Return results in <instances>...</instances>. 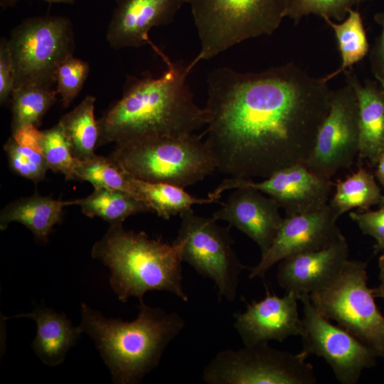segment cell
<instances>
[{
    "label": "cell",
    "instance_id": "1",
    "mask_svg": "<svg viewBox=\"0 0 384 384\" xmlns=\"http://www.w3.org/2000/svg\"><path fill=\"white\" fill-rule=\"evenodd\" d=\"M332 90L294 63L257 73L217 68L207 76L205 143L220 172L267 178L305 164Z\"/></svg>",
    "mask_w": 384,
    "mask_h": 384
},
{
    "label": "cell",
    "instance_id": "2",
    "mask_svg": "<svg viewBox=\"0 0 384 384\" xmlns=\"http://www.w3.org/2000/svg\"><path fill=\"white\" fill-rule=\"evenodd\" d=\"M166 70L157 78L129 76L122 97L97 120V146L196 133L207 124L204 108L195 102L187 82L188 64L171 61L157 51Z\"/></svg>",
    "mask_w": 384,
    "mask_h": 384
},
{
    "label": "cell",
    "instance_id": "3",
    "mask_svg": "<svg viewBox=\"0 0 384 384\" xmlns=\"http://www.w3.org/2000/svg\"><path fill=\"white\" fill-rule=\"evenodd\" d=\"M185 326L178 313L141 301L137 316L132 321L105 317L82 303L78 326L93 340L113 383L137 384L157 367L169 343Z\"/></svg>",
    "mask_w": 384,
    "mask_h": 384
},
{
    "label": "cell",
    "instance_id": "4",
    "mask_svg": "<svg viewBox=\"0 0 384 384\" xmlns=\"http://www.w3.org/2000/svg\"><path fill=\"white\" fill-rule=\"evenodd\" d=\"M91 255L110 269V286L122 302L131 297L143 301L145 293L156 290L188 301L182 282L183 261L174 242L127 230L122 225H110L93 245Z\"/></svg>",
    "mask_w": 384,
    "mask_h": 384
},
{
    "label": "cell",
    "instance_id": "5",
    "mask_svg": "<svg viewBox=\"0 0 384 384\" xmlns=\"http://www.w3.org/2000/svg\"><path fill=\"white\" fill-rule=\"evenodd\" d=\"M108 157L135 178L182 188L203 180L217 170L202 135L196 133L115 145Z\"/></svg>",
    "mask_w": 384,
    "mask_h": 384
},
{
    "label": "cell",
    "instance_id": "6",
    "mask_svg": "<svg viewBox=\"0 0 384 384\" xmlns=\"http://www.w3.org/2000/svg\"><path fill=\"white\" fill-rule=\"evenodd\" d=\"M287 0H183L191 9L201 43L192 70L250 38L272 34L285 17Z\"/></svg>",
    "mask_w": 384,
    "mask_h": 384
},
{
    "label": "cell",
    "instance_id": "7",
    "mask_svg": "<svg viewBox=\"0 0 384 384\" xmlns=\"http://www.w3.org/2000/svg\"><path fill=\"white\" fill-rule=\"evenodd\" d=\"M367 263L348 260L327 287L309 294L317 311L334 320L384 361V316L368 286Z\"/></svg>",
    "mask_w": 384,
    "mask_h": 384
},
{
    "label": "cell",
    "instance_id": "8",
    "mask_svg": "<svg viewBox=\"0 0 384 384\" xmlns=\"http://www.w3.org/2000/svg\"><path fill=\"white\" fill-rule=\"evenodd\" d=\"M14 67V88L29 85L54 87L59 65L73 55V24L63 16H39L22 21L8 39Z\"/></svg>",
    "mask_w": 384,
    "mask_h": 384
},
{
    "label": "cell",
    "instance_id": "9",
    "mask_svg": "<svg viewBox=\"0 0 384 384\" xmlns=\"http://www.w3.org/2000/svg\"><path fill=\"white\" fill-rule=\"evenodd\" d=\"M174 243L181 260L215 286L218 301L233 302L240 277L247 268L233 250L230 226H220L213 217L195 214L192 209L182 213Z\"/></svg>",
    "mask_w": 384,
    "mask_h": 384
},
{
    "label": "cell",
    "instance_id": "10",
    "mask_svg": "<svg viewBox=\"0 0 384 384\" xmlns=\"http://www.w3.org/2000/svg\"><path fill=\"white\" fill-rule=\"evenodd\" d=\"M297 354L257 343L218 352L204 367L208 384H314V366Z\"/></svg>",
    "mask_w": 384,
    "mask_h": 384
},
{
    "label": "cell",
    "instance_id": "11",
    "mask_svg": "<svg viewBox=\"0 0 384 384\" xmlns=\"http://www.w3.org/2000/svg\"><path fill=\"white\" fill-rule=\"evenodd\" d=\"M303 306L302 349L325 360L341 384H356L366 369L376 365L375 353L353 335L329 321L314 306L309 294L298 296Z\"/></svg>",
    "mask_w": 384,
    "mask_h": 384
},
{
    "label": "cell",
    "instance_id": "12",
    "mask_svg": "<svg viewBox=\"0 0 384 384\" xmlns=\"http://www.w3.org/2000/svg\"><path fill=\"white\" fill-rule=\"evenodd\" d=\"M359 144L358 101L353 89L346 83L331 91L329 113L304 165L316 175L331 179L340 169L353 164Z\"/></svg>",
    "mask_w": 384,
    "mask_h": 384
},
{
    "label": "cell",
    "instance_id": "13",
    "mask_svg": "<svg viewBox=\"0 0 384 384\" xmlns=\"http://www.w3.org/2000/svg\"><path fill=\"white\" fill-rule=\"evenodd\" d=\"M333 183L310 171L304 164H297L280 169L261 181L228 178L208 196L218 201L228 189L248 186L273 198L286 215L307 213L321 209L329 203Z\"/></svg>",
    "mask_w": 384,
    "mask_h": 384
},
{
    "label": "cell",
    "instance_id": "14",
    "mask_svg": "<svg viewBox=\"0 0 384 384\" xmlns=\"http://www.w3.org/2000/svg\"><path fill=\"white\" fill-rule=\"evenodd\" d=\"M339 217L329 203L316 211L286 215L271 247L250 268L249 277L264 279L269 270L282 260L331 245L342 235L337 225Z\"/></svg>",
    "mask_w": 384,
    "mask_h": 384
},
{
    "label": "cell",
    "instance_id": "15",
    "mask_svg": "<svg viewBox=\"0 0 384 384\" xmlns=\"http://www.w3.org/2000/svg\"><path fill=\"white\" fill-rule=\"evenodd\" d=\"M298 301L293 292H285L280 297L267 289L262 299L246 302L243 312L233 314V326L244 346L283 342L291 336H301L303 327Z\"/></svg>",
    "mask_w": 384,
    "mask_h": 384
},
{
    "label": "cell",
    "instance_id": "16",
    "mask_svg": "<svg viewBox=\"0 0 384 384\" xmlns=\"http://www.w3.org/2000/svg\"><path fill=\"white\" fill-rule=\"evenodd\" d=\"M235 189L212 217L245 233L257 245L262 257L271 247L282 223L280 207L273 198L252 187Z\"/></svg>",
    "mask_w": 384,
    "mask_h": 384
},
{
    "label": "cell",
    "instance_id": "17",
    "mask_svg": "<svg viewBox=\"0 0 384 384\" xmlns=\"http://www.w3.org/2000/svg\"><path fill=\"white\" fill-rule=\"evenodd\" d=\"M346 238L341 236L331 245L298 254L278 263L277 281L285 292L297 296L311 294L330 284L341 272L348 260Z\"/></svg>",
    "mask_w": 384,
    "mask_h": 384
},
{
    "label": "cell",
    "instance_id": "18",
    "mask_svg": "<svg viewBox=\"0 0 384 384\" xmlns=\"http://www.w3.org/2000/svg\"><path fill=\"white\" fill-rule=\"evenodd\" d=\"M116 6L107 26L106 39L119 50L156 47L149 38V31L173 21L183 0H115Z\"/></svg>",
    "mask_w": 384,
    "mask_h": 384
},
{
    "label": "cell",
    "instance_id": "19",
    "mask_svg": "<svg viewBox=\"0 0 384 384\" xmlns=\"http://www.w3.org/2000/svg\"><path fill=\"white\" fill-rule=\"evenodd\" d=\"M353 89L358 105L360 144L358 156L375 166L384 151V88L373 80L363 84L352 67L343 72Z\"/></svg>",
    "mask_w": 384,
    "mask_h": 384
},
{
    "label": "cell",
    "instance_id": "20",
    "mask_svg": "<svg viewBox=\"0 0 384 384\" xmlns=\"http://www.w3.org/2000/svg\"><path fill=\"white\" fill-rule=\"evenodd\" d=\"M25 317L36 324V336L31 347L41 362L49 366L60 364L70 348L82 334L79 326H73L64 314L45 306L36 307L32 312L17 314L11 318Z\"/></svg>",
    "mask_w": 384,
    "mask_h": 384
},
{
    "label": "cell",
    "instance_id": "21",
    "mask_svg": "<svg viewBox=\"0 0 384 384\" xmlns=\"http://www.w3.org/2000/svg\"><path fill=\"white\" fill-rule=\"evenodd\" d=\"M73 201H63L36 193L7 204L0 213V230H4L12 222L23 224L40 241H46L55 225L62 220L63 208Z\"/></svg>",
    "mask_w": 384,
    "mask_h": 384
},
{
    "label": "cell",
    "instance_id": "22",
    "mask_svg": "<svg viewBox=\"0 0 384 384\" xmlns=\"http://www.w3.org/2000/svg\"><path fill=\"white\" fill-rule=\"evenodd\" d=\"M89 218L99 217L110 225H122L126 218L152 211L144 201L125 191L95 188L88 196L73 201ZM153 212V211H152Z\"/></svg>",
    "mask_w": 384,
    "mask_h": 384
},
{
    "label": "cell",
    "instance_id": "23",
    "mask_svg": "<svg viewBox=\"0 0 384 384\" xmlns=\"http://www.w3.org/2000/svg\"><path fill=\"white\" fill-rule=\"evenodd\" d=\"M95 97L86 96L73 110L60 119L73 157L86 160L95 155L99 141V127L95 117Z\"/></svg>",
    "mask_w": 384,
    "mask_h": 384
},
{
    "label": "cell",
    "instance_id": "24",
    "mask_svg": "<svg viewBox=\"0 0 384 384\" xmlns=\"http://www.w3.org/2000/svg\"><path fill=\"white\" fill-rule=\"evenodd\" d=\"M39 132L38 128L29 127L12 132L4 146L10 169L35 183L43 181L49 169L39 148Z\"/></svg>",
    "mask_w": 384,
    "mask_h": 384
},
{
    "label": "cell",
    "instance_id": "25",
    "mask_svg": "<svg viewBox=\"0 0 384 384\" xmlns=\"http://www.w3.org/2000/svg\"><path fill=\"white\" fill-rule=\"evenodd\" d=\"M132 186L141 198L148 204L152 211L166 220L172 216L181 215L192 209L195 204H204L216 201L194 197L183 188L165 183H152L135 178L127 174Z\"/></svg>",
    "mask_w": 384,
    "mask_h": 384
},
{
    "label": "cell",
    "instance_id": "26",
    "mask_svg": "<svg viewBox=\"0 0 384 384\" xmlns=\"http://www.w3.org/2000/svg\"><path fill=\"white\" fill-rule=\"evenodd\" d=\"M58 95L55 87L46 85L14 88L10 98L12 132L29 127L38 128L46 113L55 103Z\"/></svg>",
    "mask_w": 384,
    "mask_h": 384
},
{
    "label": "cell",
    "instance_id": "27",
    "mask_svg": "<svg viewBox=\"0 0 384 384\" xmlns=\"http://www.w3.org/2000/svg\"><path fill=\"white\" fill-rule=\"evenodd\" d=\"M323 18L334 32L342 60L341 66L336 70L324 76L329 82L361 60L368 54L370 48L363 20L358 10L351 9L346 18L339 23L328 17Z\"/></svg>",
    "mask_w": 384,
    "mask_h": 384
},
{
    "label": "cell",
    "instance_id": "28",
    "mask_svg": "<svg viewBox=\"0 0 384 384\" xmlns=\"http://www.w3.org/2000/svg\"><path fill=\"white\" fill-rule=\"evenodd\" d=\"M336 188L329 204L339 216L356 208L368 210L379 204L383 196L373 174L363 168L344 180H338Z\"/></svg>",
    "mask_w": 384,
    "mask_h": 384
},
{
    "label": "cell",
    "instance_id": "29",
    "mask_svg": "<svg viewBox=\"0 0 384 384\" xmlns=\"http://www.w3.org/2000/svg\"><path fill=\"white\" fill-rule=\"evenodd\" d=\"M73 180L90 182L94 188H105L125 191L142 200L127 175L108 156L95 154L86 160H77Z\"/></svg>",
    "mask_w": 384,
    "mask_h": 384
},
{
    "label": "cell",
    "instance_id": "30",
    "mask_svg": "<svg viewBox=\"0 0 384 384\" xmlns=\"http://www.w3.org/2000/svg\"><path fill=\"white\" fill-rule=\"evenodd\" d=\"M38 144L49 169L63 174L67 181L73 180V170L78 159L73 157L60 124L40 131Z\"/></svg>",
    "mask_w": 384,
    "mask_h": 384
},
{
    "label": "cell",
    "instance_id": "31",
    "mask_svg": "<svg viewBox=\"0 0 384 384\" xmlns=\"http://www.w3.org/2000/svg\"><path fill=\"white\" fill-rule=\"evenodd\" d=\"M371 0H287L285 17L291 18L294 24L310 14L342 21L353 6Z\"/></svg>",
    "mask_w": 384,
    "mask_h": 384
},
{
    "label": "cell",
    "instance_id": "32",
    "mask_svg": "<svg viewBox=\"0 0 384 384\" xmlns=\"http://www.w3.org/2000/svg\"><path fill=\"white\" fill-rule=\"evenodd\" d=\"M89 73V63L73 55L59 65L55 73V82L64 107H68L78 95Z\"/></svg>",
    "mask_w": 384,
    "mask_h": 384
},
{
    "label": "cell",
    "instance_id": "33",
    "mask_svg": "<svg viewBox=\"0 0 384 384\" xmlns=\"http://www.w3.org/2000/svg\"><path fill=\"white\" fill-rule=\"evenodd\" d=\"M14 89V67L8 39L0 40V104L10 100Z\"/></svg>",
    "mask_w": 384,
    "mask_h": 384
},
{
    "label": "cell",
    "instance_id": "34",
    "mask_svg": "<svg viewBox=\"0 0 384 384\" xmlns=\"http://www.w3.org/2000/svg\"><path fill=\"white\" fill-rule=\"evenodd\" d=\"M349 216L363 234L375 240V244L384 242V207H380L379 210L375 211L351 212Z\"/></svg>",
    "mask_w": 384,
    "mask_h": 384
},
{
    "label": "cell",
    "instance_id": "35",
    "mask_svg": "<svg viewBox=\"0 0 384 384\" xmlns=\"http://www.w3.org/2000/svg\"><path fill=\"white\" fill-rule=\"evenodd\" d=\"M374 20L381 30L369 50V59L373 75L384 88V10L376 13Z\"/></svg>",
    "mask_w": 384,
    "mask_h": 384
},
{
    "label": "cell",
    "instance_id": "36",
    "mask_svg": "<svg viewBox=\"0 0 384 384\" xmlns=\"http://www.w3.org/2000/svg\"><path fill=\"white\" fill-rule=\"evenodd\" d=\"M378 287L373 289L375 297H379L384 299V254L378 258Z\"/></svg>",
    "mask_w": 384,
    "mask_h": 384
},
{
    "label": "cell",
    "instance_id": "37",
    "mask_svg": "<svg viewBox=\"0 0 384 384\" xmlns=\"http://www.w3.org/2000/svg\"><path fill=\"white\" fill-rule=\"evenodd\" d=\"M20 0H0V6L2 9H6L14 6ZM46 2L61 3V4H74L76 0H43Z\"/></svg>",
    "mask_w": 384,
    "mask_h": 384
},
{
    "label": "cell",
    "instance_id": "38",
    "mask_svg": "<svg viewBox=\"0 0 384 384\" xmlns=\"http://www.w3.org/2000/svg\"><path fill=\"white\" fill-rule=\"evenodd\" d=\"M375 167V177L384 188V151L379 156Z\"/></svg>",
    "mask_w": 384,
    "mask_h": 384
},
{
    "label": "cell",
    "instance_id": "39",
    "mask_svg": "<svg viewBox=\"0 0 384 384\" xmlns=\"http://www.w3.org/2000/svg\"><path fill=\"white\" fill-rule=\"evenodd\" d=\"M384 250V242L378 244H375L374 251L375 252H378Z\"/></svg>",
    "mask_w": 384,
    "mask_h": 384
},
{
    "label": "cell",
    "instance_id": "40",
    "mask_svg": "<svg viewBox=\"0 0 384 384\" xmlns=\"http://www.w3.org/2000/svg\"><path fill=\"white\" fill-rule=\"evenodd\" d=\"M379 205H380V207H384V195H383Z\"/></svg>",
    "mask_w": 384,
    "mask_h": 384
}]
</instances>
